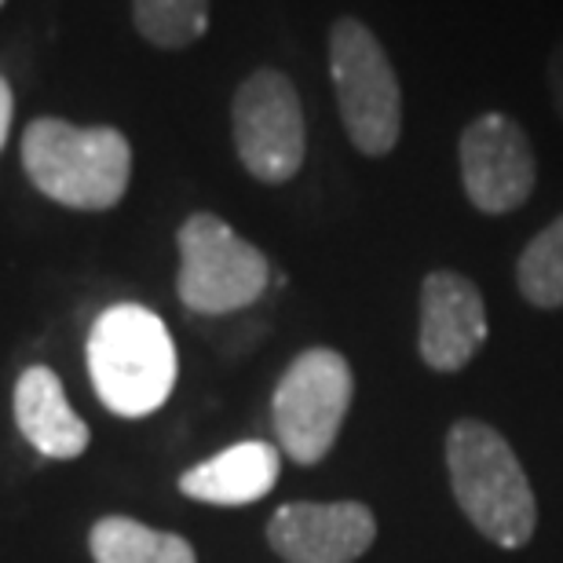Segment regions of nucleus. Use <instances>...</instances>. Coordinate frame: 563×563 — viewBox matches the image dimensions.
I'll return each instance as SVG.
<instances>
[{
	"label": "nucleus",
	"mask_w": 563,
	"mask_h": 563,
	"mask_svg": "<svg viewBox=\"0 0 563 563\" xmlns=\"http://www.w3.org/2000/svg\"><path fill=\"white\" fill-rule=\"evenodd\" d=\"M212 0H132L136 30L157 48H187L209 30Z\"/></svg>",
	"instance_id": "15"
},
{
	"label": "nucleus",
	"mask_w": 563,
	"mask_h": 563,
	"mask_svg": "<svg viewBox=\"0 0 563 563\" xmlns=\"http://www.w3.org/2000/svg\"><path fill=\"white\" fill-rule=\"evenodd\" d=\"M278 468V446L264 443V439H245V443H234L220 450L217 457L187 468L179 476V490L195 501L220 505V509H242L275 490Z\"/></svg>",
	"instance_id": "11"
},
{
	"label": "nucleus",
	"mask_w": 563,
	"mask_h": 563,
	"mask_svg": "<svg viewBox=\"0 0 563 563\" xmlns=\"http://www.w3.org/2000/svg\"><path fill=\"white\" fill-rule=\"evenodd\" d=\"M355 396L352 366L333 347H308L286 366L272 399L278 446L297 465H319L330 454Z\"/></svg>",
	"instance_id": "6"
},
{
	"label": "nucleus",
	"mask_w": 563,
	"mask_h": 563,
	"mask_svg": "<svg viewBox=\"0 0 563 563\" xmlns=\"http://www.w3.org/2000/svg\"><path fill=\"white\" fill-rule=\"evenodd\" d=\"M549 96H553V110L563 121V41L549 55Z\"/></svg>",
	"instance_id": "16"
},
{
	"label": "nucleus",
	"mask_w": 563,
	"mask_h": 563,
	"mask_svg": "<svg viewBox=\"0 0 563 563\" xmlns=\"http://www.w3.org/2000/svg\"><path fill=\"white\" fill-rule=\"evenodd\" d=\"M450 487L483 538L501 549H520L534 538L538 501L531 479L498 428L465 418L446 435Z\"/></svg>",
	"instance_id": "2"
},
{
	"label": "nucleus",
	"mask_w": 563,
	"mask_h": 563,
	"mask_svg": "<svg viewBox=\"0 0 563 563\" xmlns=\"http://www.w3.org/2000/svg\"><path fill=\"white\" fill-rule=\"evenodd\" d=\"M11 110H15V99H11L8 81H4V77H0V151H4L8 132H11Z\"/></svg>",
	"instance_id": "17"
},
{
	"label": "nucleus",
	"mask_w": 563,
	"mask_h": 563,
	"mask_svg": "<svg viewBox=\"0 0 563 563\" xmlns=\"http://www.w3.org/2000/svg\"><path fill=\"white\" fill-rule=\"evenodd\" d=\"M15 421L30 446L44 457H81L88 450V424L66 402L63 380L48 366H30L15 385Z\"/></svg>",
	"instance_id": "12"
},
{
	"label": "nucleus",
	"mask_w": 563,
	"mask_h": 563,
	"mask_svg": "<svg viewBox=\"0 0 563 563\" xmlns=\"http://www.w3.org/2000/svg\"><path fill=\"white\" fill-rule=\"evenodd\" d=\"M179 300L195 314H234L272 286V264L212 212H195L179 228Z\"/></svg>",
	"instance_id": "5"
},
{
	"label": "nucleus",
	"mask_w": 563,
	"mask_h": 563,
	"mask_svg": "<svg viewBox=\"0 0 563 563\" xmlns=\"http://www.w3.org/2000/svg\"><path fill=\"white\" fill-rule=\"evenodd\" d=\"M330 77L347 140L358 154L385 157L402 136V88L385 44L358 19L330 30Z\"/></svg>",
	"instance_id": "4"
},
{
	"label": "nucleus",
	"mask_w": 563,
	"mask_h": 563,
	"mask_svg": "<svg viewBox=\"0 0 563 563\" xmlns=\"http://www.w3.org/2000/svg\"><path fill=\"white\" fill-rule=\"evenodd\" d=\"M0 4H4V0H0Z\"/></svg>",
	"instance_id": "18"
},
{
	"label": "nucleus",
	"mask_w": 563,
	"mask_h": 563,
	"mask_svg": "<svg viewBox=\"0 0 563 563\" xmlns=\"http://www.w3.org/2000/svg\"><path fill=\"white\" fill-rule=\"evenodd\" d=\"M377 520L363 501H289L267 523L286 563H355L374 545Z\"/></svg>",
	"instance_id": "9"
},
{
	"label": "nucleus",
	"mask_w": 563,
	"mask_h": 563,
	"mask_svg": "<svg viewBox=\"0 0 563 563\" xmlns=\"http://www.w3.org/2000/svg\"><path fill=\"white\" fill-rule=\"evenodd\" d=\"M96 396L118 418H146L162 410L179 377L168 325L143 303H114L92 322L85 344Z\"/></svg>",
	"instance_id": "1"
},
{
	"label": "nucleus",
	"mask_w": 563,
	"mask_h": 563,
	"mask_svg": "<svg viewBox=\"0 0 563 563\" xmlns=\"http://www.w3.org/2000/svg\"><path fill=\"white\" fill-rule=\"evenodd\" d=\"M96 563H198L195 545L173 531H154L129 516H107L92 527Z\"/></svg>",
	"instance_id": "13"
},
{
	"label": "nucleus",
	"mask_w": 563,
	"mask_h": 563,
	"mask_svg": "<svg viewBox=\"0 0 563 563\" xmlns=\"http://www.w3.org/2000/svg\"><path fill=\"white\" fill-rule=\"evenodd\" d=\"M461 184L468 201L487 217H505L534 195L538 157L523 125L509 114H479L457 143Z\"/></svg>",
	"instance_id": "8"
},
{
	"label": "nucleus",
	"mask_w": 563,
	"mask_h": 563,
	"mask_svg": "<svg viewBox=\"0 0 563 563\" xmlns=\"http://www.w3.org/2000/svg\"><path fill=\"white\" fill-rule=\"evenodd\" d=\"M516 286L534 308H563V217H556L527 242L520 264H516Z\"/></svg>",
	"instance_id": "14"
},
{
	"label": "nucleus",
	"mask_w": 563,
	"mask_h": 563,
	"mask_svg": "<svg viewBox=\"0 0 563 563\" xmlns=\"http://www.w3.org/2000/svg\"><path fill=\"white\" fill-rule=\"evenodd\" d=\"M487 341V308L476 282L457 272H432L421 282V358L439 374H457Z\"/></svg>",
	"instance_id": "10"
},
{
	"label": "nucleus",
	"mask_w": 563,
	"mask_h": 563,
	"mask_svg": "<svg viewBox=\"0 0 563 563\" xmlns=\"http://www.w3.org/2000/svg\"><path fill=\"white\" fill-rule=\"evenodd\" d=\"M22 168L33 187L66 209L103 212L129 190L132 146L118 129H77L70 121L41 118L22 136Z\"/></svg>",
	"instance_id": "3"
},
{
	"label": "nucleus",
	"mask_w": 563,
	"mask_h": 563,
	"mask_svg": "<svg viewBox=\"0 0 563 563\" xmlns=\"http://www.w3.org/2000/svg\"><path fill=\"white\" fill-rule=\"evenodd\" d=\"M234 151L242 165L261 184H286L300 173L308 154V129H303V107L297 85L282 70L250 74L231 103Z\"/></svg>",
	"instance_id": "7"
}]
</instances>
